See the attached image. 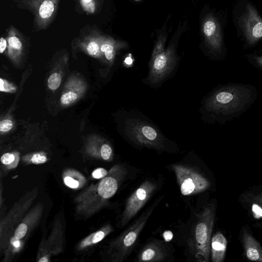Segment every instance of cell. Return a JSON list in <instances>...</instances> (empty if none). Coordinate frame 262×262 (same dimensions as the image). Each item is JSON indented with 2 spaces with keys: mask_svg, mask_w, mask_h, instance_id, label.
Here are the masks:
<instances>
[{
  "mask_svg": "<svg viewBox=\"0 0 262 262\" xmlns=\"http://www.w3.org/2000/svg\"><path fill=\"white\" fill-rule=\"evenodd\" d=\"M48 259L46 257H42L39 260V262H47Z\"/></svg>",
  "mask_w": 262,
  "mask_h": 262,
  "instance_id": "cell-32",
  "label": "cell"
},
{
  "mask_svg": "<svg viewBox=\"0 0 262 262\" xmlns=\"http://www.w3.org/2000/svg\"><path fill=\"white\" fill-rule=\"evenodd\" d=\"M238 24L249 44L262 39V18L251 4H247L238 19Z\"/></svg>",
  "mask_w": 262,
  "mask_h": 262,
  "instance_id": "cell-7",
  "label": "cell"
},
{
  "mask_svg": "<svg viewBox=\"0 0 262 262\" xmlns=\"http://www.w3.org/2000/svg\"><path fill=\"white\" fill-rule=\"evenodd\" d=\"M157 188V184L149 180L143 182L127 199L121 220L124 226L133 219L150 198Z\"/></svg>",
  "mask_w": 262,
  "mask_h": 262,
  "instance_id": "cell-6",
  "label": "cell"
},
{
  "mask_svg": "<svg viewBox=\"0 0 262 262\" xmlns=\"http://www.w3.org/2000/svg\"><path fill=\"white\" fill-rule=\"evenodd\" d=\"M0 90L4 92H13L15 90L11 85L8 83L6 81L3 80L2 79H0Z\"/></svg>",
  "mask_w": 262,
  "mask_h": 262,
  "instance_id": "cell-24",
  "label": "cell"
},
{
  "mask_svg": "<svg viewBox=\"0 0 262 262\" xmlns=\"http://www.w3.org/2000/svg\"><path fill=\"white\" fill-rule=\"evenodd\" d=\"M163 236L165 242H169L173 237V233L170 230H166L163 233Z\"/></svg>",
  "mask_w": 262,
  "mask_h": 262,
  "instance_id": "cell-29",
  "label": "cell"
},
{
  "mask_svg": "<svg viewBox=\"0 0 262 262\" xmlns=\"http://www.w3.org/2000/svg\"><path fill=\"white\" fill-rule=\"evenodd\" d=\"M105 236V233L102 231L97 232L92 238L91 243L92 244L97 243L101 241Z\"/></svg>",
  "mask_w": 262,
  "mask_h": 262,
  "instance_id": "cell-27",
  "label": "cell"
},
{
  "mask_svg": "<svg viewBox=\"0 0 262 262\" xmlns=\"http://www.w3.org/2000/svg\"><path fill=\"white\" fill-rule=\"evenodd\" d=\"M107 174V171L106 169L103 168H98L93 172L92 176L95 179H100L106 176Z\"/></svg>",
  "mask_w": 262,
  "mask_h": 262,
  "instance_id": "cell-25",
  "label": "cell"
},
{
  "mask_svg": "<svg viewBox=\"0 0 262 262\" xmlns=\"http://www.w3.org/2000/svg\"><path fill=\"white\" fill-rule=\"evenodd\" d=\"M27 231V225L24 223H21L18 225L15 230L14 236L17 239H21L26 235Z\"/></svg>",
  "mask_w": 262,
  "mask_h": 262,
  "instance_id": "cell-20",
  "label": "cell"
},
{
  "mask_svg": "<svg viewBox=\"0 0 262 262\" xmlns=\"http://www.w3.org/2000/svg\"><path fill=\"white\" fill-rule=\"evenodd\" d=\"M115 42L111 39L106 40L100 46V50L103 52L105 58L108 61H112L115 54Z\"/></svg>",
  "mask_w": 262,
  "mask_h": 262,
  "instance_id": "cell-13",
  "label": "cell"
},
{
  "mask_svg": "<svg viewBox=\"0 0 262 262\" xmlns=\"http://www.w3.org/2000/svg\"><path fill=\"white\" fill-rule=\"evenodd\" d=\"M100 154L103 160H109L112 155V149L111 147L107 144H103L101 147Z\"/></svg>",
  "mask_w": 262,
  "mask_h": 262,
  "instance_id": "cell-18",
  "label": "cell"
},
{
  "mask_svg": "<svg viewBox=\"0 0 262 262\" xmlns=\"http://www.w3.org/2000/svg\"><path fill=\"white\" fill-rule=\"evenodd\" d=\"M163 241L154 240L145 245L139 252L137 260L139 262H159L164 260L168 251Z\"/></svg>",
  "mask_w": 262,
  "mask_h": 262,
  "instance_id": "cell-9",
  "label": "cell"
},
{
  "mask_svg": "<svg viewBox=\"0 0 262 262\" xmlns=\"http://www.w3.org/2000/svg\"><path fill=\"white\" fill-rule=\"evenodd\" d=\"M14 159L15 157L13 154L10 153H6L2 156L1 161L3 164L8 165L13 162Z\"/></svg>",
  "mask_w": 262,
  "mask_h": 262,
  "instance_id": "cell-23",
  "label": "cell"
},
{
  "mask_svg": "<svg viewBox=\"0 0 262 262\" xmlns=\"http://www.w3.org/2000/svg\"><path fill=\"white\" fill-rule=\"evenodd\" d=\"M13 126V123L10 120L5 119L0 122V130L6 132L10 130Z\"/></svg>",
  "mask_w": 262,
  "mask_h": 262,
  "instance_id": "cell-21",
  "label": "cell"
},
{
  "mask_svg": "<svg viewBox=\"0 0 262 262\" xmlns=\"http://www.w3.org/2000/svg\"><path fill=\"white\" fill-rule=\"evenodd\" d=\"M7 47V42L5 39L2 37L0 39V53H2L5 50Z\"/></svg>",
  "mask_w": 262,
  "mask_h": 262,
  "instance_id": "cell-30",
  "label": "cell"
},
{
  "mask_svg": "<svg viewBox=\"0 0 262 262\" xmlns=\"http://www.w3.org/2000/svg\"><path fill=\"white\" fill-rule=\"evenodd\" d=\"M47 161V158L39 154H34L31 158V162L35 164L45 163Z\"/></svg>",
  "mask_w": 262,
  "mask_h": 262,
  "instance_id": "cell-22",
  "label": "cell"
},
{
  "mask_svg": "<svg viewBox=\"0 0 262 262\" xmlns=\"http://www.w3.org/2000/svg\"><path fill=\"white\" fill-rule=\"evenodd\" d=\"M134 1H136V2H138V1H140L141 0H134Z\"/></svg>",
  "mask_w": 262,
  "mask_h": 262,
  "instance_id": "cell-34",
  "label": "cell"
},
{
  "mask_svg": "<svg viewBox=\"0 0 262 262\" xmlns=\"http://www.w3.org/2000/svg\"><path fill=\"white\" fill-rule=\"evenodd\" d=\"M252 200L262 207V193L252 196Z\"/></svg>",
  "mask_w": 262,
  "mask_h": 262,
  "instance_id": "cell-31",
  "label": "cell"
},
{
  "mask_svg": "<svg viewBox=\"0 0 262 262\" xmlns=\"http://www.w3.org/2000/svg\"><path fill=\"white\" fill-rule=\"evenodd\" d=\"M122 130L127 141L138 147L164 150L174 144L149 118L133 111L124 112Z\"/></svg>",
  "mask_w": 262,
  "mask_h": 262,
  "instance_id": "cell-1",
  "label": "cell"
},
{
  "mask_svg": "<svg viewBox=\"0 0 262 262\" xmlns=\"http://www.w3.org/2000/svg\"><path fill=\"white\" fill-rule=\"evenodd\" d=\"M227 241L223 234L216 232L211 237L210 254L213 262H222L225 256Z\"/></svg>",
  "mask_w": 262,
  "mask_h": 262,
  "instance_id": "cell-12",
  "label": "cell"
},
{
  "mask_svg": "<svg viewBox=\"0 0 262 262\" xmlns=\"http://www.w3.org/2000/svg\"><path fill=\"white\" fill-rule=\"evenodd\" d=\"M165 39L163 37L159 38L157 43L156 44L153 52L151 54V58H154L159 54L163 52L164 49V45H165Z\"/></svg>",
  "mask_w": 262,
  "mask_h": 262,
  "instance_id": "cell-16",
  "label": "cell"
},
{
  "mask_svg": "<svg viewBox=\"0 0 262 262\" xmlns=\"http://www.w3.org/2000/svg\"><path fill=\"white\" fill-rule=\"evenodd\" d=\"M64 181L68 186L72 188H76L79 186L78 182L70 177H66L64 179Z\"/></svg>",
  "mask_w": 262,
  "mask_h": 262,
  "instance_id": "cell-26",
  "label": "cell"
},
{
  "mask_svg": "<svg viewBox=\"0 0 262 262\" xmlns=\"http://www.w3.org/2000/svg\"><path fill=\"white\" fill-rule=\"evenodd\" d=\"M61 81V77L60 75L57 73H53L48 79V87L51 90H55L60 86Z\"/></svg>",
  "mask_w": 262,
  "mask_h": 262,
  "instance_id": "cell-14",
  "label": "cell"
},
{
  "mask_svg": "<svg viewBox=\"0 0 262 262\" xmlns=\"http://www.w3.org/2000/svg\"><path fill=\"white\" fill-rule=\"evenodd\" d=\"M215 210L214 205L211 204L196 214L195 222L187 239L189 250L198 261H209Z\"/></svg>",
  "mask_w": 262,
  "mask_h": 262,
  "instance_id": "cell-2",
  "label": "cell"
},
{
  "mask_svg": "<svg viewBox=\"0 0 262 262\" xmlns=\"http://www.w3.org/2000/svg\"><path fill=\"white\" fill-rule=\"evenodd\" d=\"M77 95L76 93L70 91L63 94L60 99L61 102L63 104H68L76 100Z\"/></svg>",
  "mask_w": 262,
  "mask_h": 262,
  "instance_id": "cell-17",
  "label": "cell"
},
{
  "mask_svg": "<svg viewBox=\"0 0 262 262\" xmlns=\"http://www.w3.org/2000/svg\"><path fill=\"white\" fill-rule=\"evenodd\" d=\"M260 60H261V61L262 62V57L260 58Z\"/></svg>",
  "mask_w": 262,
  "mask_h": 262,
  "instance_id": "cell-35",
  "label": "cell"
},
{
  "mask_svg": "<svg viewBox=\"0 0 262 262\" xmlns=\"http://www.w3.org/2000/svg\"><path fill=\"white\" fill-rule=\"evenodd\" d=\"M100 49L99 43L95 40H91L89 42L86 46V50L88 53L94 56L97 55Z\"/></svg>",
  "mask_w": 262,
  "mask_h": 262,
  "instance_id": "cell-15",
  "label": "cell"
},
{
  "mask_svg": "<svg viewBox=\"0 0 262 262\" xmlns=\"http://www.w3.org/2000/svg\"><path fill=\"white\" fill-rule=\"evenodd\" d=\"M178 62L175 48L173 46H169L163 52L150 59L148 74L143 80L144 82L151 87H158L169 78L177 68Z\"/></svg>",
  "mask_w": 262,
  "mask_h": 262,
  "instance_id": "cell-3",
  "label": "cell"
},
{
  "mask_svg": "<svg viewBox=\"0 0 262 262\" xmlns=\"http://www.w3.org/2000/svg\"><path fill=\"white\" fill-rule=\"evenodd\" d=\"M202 30L207 45L213 50H219L222 43V34L220 24L212 14L204 19Z\"/></svg>",
  "mask_w": 262,
  "mask_h": 262,
  "instance_id": "cell-8",
  "label": "cell"
},
{
  "mask_svg": "<svg viewBox=\"0 0 262 262\" xmlns=\"http://www.w3.org/2000/svg\"><path fill=\"white\" fill-rule=\"evenodd\" d=\"M58 0H30L38 25L45 27L53 17L57 8Z\"/></svg>",
  "mask_w": 262,
  "mask_h": 262,
  "instance_id": "cell-10",
  "label": "cell"
},
{
  "mask_svg": "<svg viewBox=\"0 0 262 262\" xmlns=\"http://www.w3.org/2000/svg\"><path fill=\"white\" fill-rule=\"evenodd\" d=\"M19 244H20V243H19V241H15L13 243V245L15 247H19Z\"/></svg>",
  "mask_w": 262,
  "mask_h": 262,
  "instance_id": "cell-33",
  "label": "cell"
},
{
  "mask_svg": "<svg viewBox=\"0 0 262 262\" xmlns=\"http://www.w3.org/2000/svg\"><path fill=\"white\" fill-rule=\"evenodd\" d=\"M181 192L184 195L195 194L209 188L210 183L196 169L183 164L172 165Z\"/></svg>",
  "mask_w": 262,
  "mask_h": 262,
  "instance_id": "cell-5",
  "label": "cell"
},
{
  "mask_svg": "<svg viewBox=\"0 0 262 262\" xmlns=\"http://www.w3.org/2000/svg\"><path fill=\"white\" fill-rule=\"evenodd\" d=\"M242 237L247 258L262 262V247L258 242L246 230L243 231Z\"/></svg>",
  "mask_w": 262,
  "mask_h": 262,
  "instance_id": "cell-11",
  "label": "cell"
},
{
  "mask_svg": "<svg viewBox=\"0 0 262 262\" xmlns=\"http://www.w3.org/2000/svg\"><path fill=\"white\" fill-rule=\"evenodd\" d=\"M252 210L256 216L262 217V207L256 203H253L252 205Z\"/></svg>",
  "mask_w": 262,
  "mask_h": 262,
  "instance_id": "cell-28",
  "label": "cell"
},
{
  "mask_svg": "<svg viewBox=\"0 0 262 262\" xmlns=\"http://www.w3.org/2000/svg\"><path fill=\"white\" fill-rule=\"evenodd\" d=\"M83 9L86 12L93 13L95 11V3L93 0H80Z\"/></svg>",
  "mask_w": 262,
  "mask_h": 262,
  "instance_id": "cell-19",
  "label": "cell"
},
{
  "mask_svg": "<svg viewBox=\"0 0 262 262\" xmlns=\"http://www.w3.org/2000/svg\"><path fill=\"white\" fill-rule=\"evenodd\" d=\"M157 205V202L153 204L118 238L115 246L116 257L119 261H123L127 258L132 252L140 233Z\"/></svg>",
  "mask_w": 262,
  "mask_h": 262,
  "instance_id": "cell-4",
  "label": "cell"
}]
</instances>
